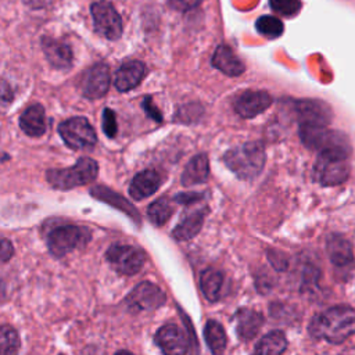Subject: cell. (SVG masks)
Wrapping results in <instances>:
<instances>
[{"instance_id": "6da1fadb", "label": "cell", "mask_w": 355, "mask_h": 355, "mask_svg": "<svg viewBox=\"0 0 355 355\" xmlns=\"http://www.w3.org/2000/svg\"><path fill=\"white\" fill-rule=\"evenodd\" d=\"M309 333L315 338L340 344L355 333V311L347 305L331 306L312 318Z\"/></svg>"}, {"instance_id": "7a4b0ae2", "label": "cell", "mask_w": 355, "mask_h": 355, "mask_svg": "<svg viewBox=\"0 0 355 355\" xmlns=\"http://www.w3.org/2000/svg\"><path fill=\"white\" fill-rule=\"evenodd\" d=\"M266 154L262 143L251 141L241 146H236L225 153L223 162L226 166L240 179H254L257 178L263 165Z\"/></svg>"}, {"instance_id": "3957f363", "label": "cell", "mask_w": 355, "mask_h": 355, "mask_svg": "<svg viewBox=\"0 0 355 355\" xmlns=\"http://www.w3.org/2000/svg\"><path fill=\"white\" fill-rule=\"evenodd\" d=\"M349 150L329 148L319 151L313 168L315 180L320 186H337L349 176Z\"/></svg>"}, {"instance_id": "277c9868", "label": "cell", "mask_w": 355, "mask_h": 355, "mask_svg": "<svg viewBox=\"0 0 355 355\" xmlns=\"http://www.w3.org/2000/svg\"><path fill=\"white\" fill-rule=\"evenodd\" d=\"M97 162L89 157H82L73 166L64 169H50L46 173L47 182L60 190H69L93 182L97 176Z\"/></svg>"}, {"instance_id": "5b68a950", "label": "cell", "mask_w": 355, "mask_h": 355, "mask_svg": "<svg viewBox=\"0 0 355 355\" xmlns=\"http://www.w3.org/2000/svg\"><path fill=\"white\" fill-rule=\"evenodd\" d=\"M300 137L304 146L311 150L322 151L329 148L349 150V140L347 136L337 130L327 129V125L318 123H300Z\"/></svg>"}, {"instance_id": "8992f818", "label": "cell", "mask_w": 355, "mask_h": 355, "mask_svg": "<svg viewBox=\"0 0 355 355\" xmlns=\"http://www.w3.org/2000/svg\"><path fill=\"white\" fill-rule=\"evenodd\" d=\"M92 232L83 226L64 225L53 229L47 236V245L54 257H64L89 243Z\"/></svg>"}, {"instance_id": "52a82bcc", "label": "cell", "mask_w": 355, "mask_h": 355, "mask_svg": "<svg viewBox=\"0 0 355 355\" xmlns=\"http://www.w3.org/2000/svg\"><path fill=\"white\" fill-rule=\"evenodd\" d=\"M58 133L65 144L73 150L92 148L97 141L93 126L83 116H73L61 122Z\"/></svg>"}, {"instance_id": "ba28073f", "label": "cell", "mask_w": 355, "mask_h": 355, "mask_svg": "<svg viewBox=\"0 0 355 355\" xmlns=\"http://www.w3.org/2000/svg\"><path fill=\"white\" fill-rule=\"evenodd\" d=\"M105 258L108 263L121 275H135L137 273L146 261L144 252L133 245L128 244H114L107 252Z\"/></svg>"}, {"instance_id": "9c48e42d", "label": "cell", "mask_w": 355, "mask_h": 355, "mask_svg": "<svg viewBox=\"0 0 355 355\" xmlns=\"http://www.w3.org/2000/svg\"><path fill=\"white\" fill-rule=\"evenodd\" d=\"M92 15L96 31L110 40H116L122 35V19L112 4L97 1L92 6Z\"/></svg>"}, {"instance_id": "30bf717a", "label": "cell", "mask_w": 355, "mask_h": 355, "mask_svg": "<svg viewBox=\"0 0 355 355\" xmlns=\"http://www.w3.org/2000/svg\"><path fill=\"white\" fill-rule=\"evenodd\" d=\"M165 293L150 282L139 283L126 297V305L130 311H154L165 304Z\"/></svg>"}, {"instance_id": "8fae6325", "label": "cell", "mask_w": 355, "mask_h": 355, "mask_svg": "<svg viewBox=\"0 0 355 355\" xmlns=\"http://www.w3.org/2000/svg\"><path fill=\"white\" fill-rule=\"evenodd\" d=\"M154 341L161 351L168 355H182L189 351V338L186 331L175 323L161 326L154 336Z\"/></svg>"}, {"instance_id": "7c38bea8", "label": "cell", "mask_w": 355, "mask_h": 355, "mask_svg": "<svg viewBox=\"0 0 355 355\" xmlns=\"http://www.w3.org/2000/svg\"><path fill=\"white\" fill-rule=\"evenodd\" d=\"M110 87V69L105 64H96L82 78L80 89L85 97L96 100L103 97Z\"/></svg>"}, {"instance_id": "4fadbf2b", "label": "cell", "mask_w": 355, "mask_h": 355, "mask_svg": "<svg viewBox=\"0 0 355 355\" xmlns=\"http://www.w3.org/2000/svg\"><path fill=\"white\" fill-rule=\"evenodd\" d=\"M300 123L329 125L333 112L331 108L320 100H300L294 103Z\"/></svg>"}, {"instance_id": "5bb4252c", "label": "cell", "mask_w": 355, "mask_h": 355, "mask_svg": "<svg viewBox=\"0 0 355 355\" xmlns=\"http://www.w3.org/2000/svg\"><path fill=\"white\" fill-rule=\"evenodd\" d=\"M270 104L272 97L268 92L247 90L234 101V110L243 118H254L263 112Z\"/></svg>"}, {"instance_id": "9a60e30c", "label": "cell", "mask_w": 355, "mask_h": 355, "mask_svg": "<svg viewBox=\"0 0 355 355\" xmlns=\"http://www.w3.org/2000/svg\"><path fill=\"white\" fill-rule=\"evenodd\" d=\"M42 49L47 61L58 69L69 68L72 64V50L68 43L62 40H57L53 37H43L42 39Z\"/></svg>"}, {"instance_id": "2e32d148", "label": "cell", "mask_w": 355, "mask_h": 355, "mask_svg": "<svg viewBox=\"0 0 355 355\" xmlns=\"http://www.w3.org/2000/svg\"><path fill=\"white\" fill-rule=\"evenodd\" d=\"M161 175L154 169H146L137 173L129 186V194L133 200H144L154 194L161 186Z\"/></svg>"}, {"instance_id": "e0dca14e", "label": "cell", "mask_w": 355, "mask_h": 355, "mask_svg": "<svg viewBox=\"0 0 355 355\" xmlns=\"http://www.w3.org/2000/svg\"><path fill=\"white\" fill-rule=\"evenodd\" d=\"M263 318L259 312L248 308H241L234 315V327L239 338L243 341L252 340L261 330Z\"/></svg>"}, {"instance_id": "ac0fdd59", "label": "cell", "mask_w": 355, "mask_h": 355, "mask_svg": "<svg viewBox=\"0 0 355 355\" xmlns=\"http://www.w3.org/2000/svg\"><path fill=\"white\" fill-rule=\"evenodd\" d=\"M146 75V65L140 61H128L115 73L114 85L119 92L135 89Z\"/></svg>"}, {"instance_id": "d6986e66", "label": "cell", "mask_w": 355, "mask_h": 355, "mask_svg": "<svg viewBox=\"0 0 355 355\" xmlns=\"http://www.w3.org/2000/svg\"><path fill=\"white\" fill-rule=\"evenodd\" d=\"M212 65L227 76H239L244 72V64L233 50L225 44L216 47L212 55Z\"/></svg>"}, {"instance_id": "ffe728a7", "label": "cell", "mask_w": 355, "mask_h": 355, "mask_svg": "<svg viewBox=\"0 0 355 355\" xmlns=\"http://www.w3.org/2000/svg\"><path fill=\"white\" fill-rule=\"evenodd\" d=\"M326 251L330 261L337 266H345L354 259L351 243L341 234L333 233L327 237Z\"/></svg>"}, {"instance_id": "44dd1931", "label": "cell", "mask_w": 355, "mask_h": 355, "mask_svg": "<svg viewBox=\"0 0 355 355\" xmlns=\"http://www.w3.org/2000/svg\"><path fill=\"white\" fill-rule=\"evenodd\" d=\"M19 126L28 136L39 137L46 132V114L40 104L28 107L19 118Z\"/></svg>"}, {"instance_id": "7402d4cb", "label": "cell", "mask_w": 355, "mask_h": 355, "mask_svg": "<svg viewBox=\"0 0 355 355\" xmlns=\"http://www.w3.org/2000/svg\"><path fill=\"white\" fill-rule=\"evenodd\" d=\"M208 175H209L208 157L205 154H198L187 162L182 173V184L186 187H190L194 184L204 183L207 182Z\"/></svg>"}, {"instance_id": "603a6c76", "label": "cell", "mask_w": 355, "mask_h": 355, "mask_svg": "<svg viewBox=\"0 0 355 355\" xmlns=\"http://www.w3.org/2000/svg\"><path fill=\"white\" fill-rule=\"evenodd\" d=\"M204 216H205V209L189 212L175 226V229L172 230V236L179 241L193 239L200 232L202 222H204Z\"/></svg>"}, {"instance_id": "cb8c5ba5", "label": "cell", "mask_w": 355, "mask_h": 355, "mask_svg": "<svg viewBox=\"0 0 355 355\" xmlns=\"http://www.w3.org/2000/svg\"><path fill=\"white\" fill-rule=\"evenodd\" d=\"M223 284V273L215 268H208L201 273L200 286L205 298L211 302L219 298Z\"/></svg>"}, {"instance_id": "d4e9b609", "label": "cell", "mask_w": 355, "mask_h": 355, "mask_svg": "<svg viewBox=\"0 0 355 355\" xmlns=\"http://www.w3.org/2000/svg\"><path fill=\"white\" fill-rule=\"evenodd\" d=\"M287 348V338L286 336L279 331H270L266 336H263L254 348L255 354H261V355H279L282 352H284Z\"/></svg>"}, {"instance_id": "484cf974", "label": "cell", "mask_w": 355, "mask_h": 355, "mask_svg": "<svg viewBox=\"0 0 355 355\" xmlns=\"http://www.w3.org/2000/svg\"><path fill=\"white\" fill-rule=\"evenodd\" d=\"M90 193H92L93 197H96V198H98V200H101V201H104L107 204H111L112 207H116L118 209L126 212L129 216L135 218L136 220L139 219L136 208L132 207L123 197H121L119 194L114 193L112 190H110V189H107L104 186H97V187H93Z\"/></svg>"}, {"instance_id": "4316f807", "label": "cell", "mask_w": 355, "mask_h": 355, "mask_svg": "<svg viewBox=\"0 0 355 355\" xmlns=\"http://www.w3.org/2000/svg\"><path fill=\"white\" fill-rule=\"evenodd\" d=\"M204 337L214 354H219L226 347V333L223 326L216 320H208L204 327Z\"/></svg>"}, {"instance_id": "83f0119b", "label": "cell", "mask_w": 355, "mask_h": 355, "mask_svg": "<svg viewBox=\"0 0 355 355\" xmlns=\"http://www.w3.org/2000/svg\"><path fill=\"white\" fill-rule=\"evenodd\" d=\"M173 214V208L166 198H158L147 208V216L155 226H162Z\"/></svg>"}, {"instance_id": "f1b7e54d", "label": "cell", "mask_w": 355, "mask_h": 355, "mask_svg": "<svg viewBox=\"0 0 355 355\" xmlns=\"http://www.w3.org/2000/svg\"><path fill=\"white\" fill-rule=\"evenodd\" d=\"M19 348V337L14 327L0 326V355L15 354Z\"/></svg>"}, {"instance_id": "f546056e", "label": "cell", "mask_w": 355, "mask_h": 355, "mask_svg": "<svg viewBox=\"0 0 355 355\" xmlns=\"http://www.w3.org/2000/svg\"><path fill=\"white\" fill-rule=\"evenodd\" d=\"M255 26H257V31L261 35H263L269 39L279 37L283 33V29H284L282 21L276 17H272V15H263V17L258 18Z\"/></svg>"}, {"instance_id": "4dcf8cb0", "label": "cell", "mask_w": 355, "mask_h": 355, "mask_svg": "<svg viewBox=\"0 0 355 355\" xmlns=\"http://www.w3.org/2000/svg\"><path fill=\"white\" fill-rule=\"evenodd\" d=\"M270 7L280 15L293 17L301 10L300 0H269Z\"/></svg>"}, {"instance_id": "1f68e13d", "label": "cell", "mask_w": 355, "mask_h": 355, "mask_svg": "<svg viewBox=\"0 0 355 355\" xmlns=\"http://www.w3.org/2000/svg\"><path fill=\"white\" fill-rule=\"evenodd\" d=\"M103 129L108 137H114L116 135L118 126H116L115 112L110 108H105L103 112Z\"/></svg>"}, {"instance_id": "d6a6232c", "label": "cell", "mask_w": 355, "mask_h": 355, "mask_svg": "<svg viewBox=\"0 0 355 355\" xmlns=\"http://www.w3.org/2000/svg\"><path fill=\"white\" fill-rule=\"evenodd\" d=\"M169 6L178 11H189L197 7L202 0H168Z\"/></svg>"}, {"instance_id": "836d02e7", "label": "cell", "mask_w": 355, "mask_h": 355, "mask_svg": "<svg viewBox=\"0 0 355 355\" xmlns=\"http://www.w3.org/2000/svg\"><path fill=\"white\" fill-rule=\"evenodd\" d=\"M143 108H144V111L147 112V115H148L150 118H153L154 121H157V122H161V121H162L161 112H159L158 108L153 104V101H151L150 97H146V98H144V101H143Z\"/></svg>"}, {"instance_id": "e575fe53", "label": "cell", "mask_w": 355, "mask_h": 355, "mask_svg": "<svg viewBox=\"0 0 355 355\" xmlns=\"http://www.w3.org/2000/svg\"><path fill=\"white\" fill-rule=\"evenodd\" d=\"M14 254V247L7 239H0V262H7Z\"/></svg>"}, {"instance_id": "d590c367", "label": "cell", "mask_w": 355, "mask_h": 355, "mask_svg": "<svg viewBox=\"0 0 355 355\" xmlns=\"http://www.w3.org/2000/svg\"><path fill=\"white\" fill-rule=\"evenodd\" d=\"M12 92L10 85L4 80L0 79V104H8L12 101Z\"/></svg>"}, {"instance_id": "8d00e7d4", "label": "cell", "mask_w": 355, "mask_h": 355, "mask_svg": "<svg viewBox=\"0 0 355 355\" xmlns=\"http://www.w3.org/2000/svg\"><path fill=\"white\" fill-rule=\"evenodd\" d=\"M201 194H197V193H182V194H178L176 196V201L178 202H183V204H190V202H194L197 201V198H200Z\"/></svg>"}, {"instance_id": "74e56055", "label": "cell", "mask_w": 355, "mask_h": 355, "mask_svg": "<svg viewBox=\"0 0 355 355\" xmlns=\"http://www.w3.org/2000/svg\"><path fill=\"white\" fill-rule=\"evenodd\" d=\"M269 261L277 268V269H286L287 262L283 259L282 254H276L275 251H272V254L269 255Z\"/></svg>"}, {"instance_id": "f35d334b", "label": "cell", "mask_w": 355, "mask_h": 355, "mask_svg": "<svg viewBox=\"0 0 355 355\" xmlns=\"http://www.w3.org/2000/svg\"><path fill=\"white\" fill-rule=\"evenodd\" d=\"M24 1L33 8H40V7H44L46 4H49L51 0H24Z\"/></svg>"}]
</instances>
